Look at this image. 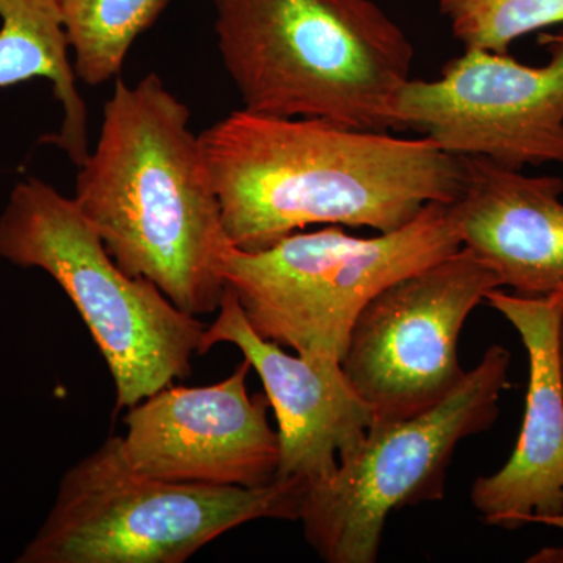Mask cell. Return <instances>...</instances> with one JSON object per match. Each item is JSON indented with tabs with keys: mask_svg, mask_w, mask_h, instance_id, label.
Returning a JSON list of instances; mask_svg holds the SVG:
<instances>
[{
	"mask_svg": "<svg viewBox=\"0 0 563 563\" xmlns=\"http://www.w3.org/2000/svg\"><path fill=\"white\" fill-rule=\"evenodd\" d=\"M465 158V181L451 203L462 247L517 295L563 288L562 177L526 176L479 157Z\"/></svg>",
	"mask_w": 563,
	"mask_h": 563,
	"instance_id": "13",
	"label": "cell"
},
{
	"mask_svg": "<svg viewBox=\"0 0 563 563\" xmlns=\"http://www.w3.org/2000/svg\"><path fill=\"white\" fill-rule=\"evenodd\" d=\"M290 483L231 487L174 483L133 468L121 437L66 472L57 499L20 563H181L251 521H298Z\"/></svg>",
	"mask_w": 563,
	"mask_h": 563,
	"instance_id": "5",
	"label": "cell"
},
{
	"mask_svg": "<svg viewBox=\"0 0 563 563\" xmlns=\"http://www.w3.org/2000/svg\"><path fill=\"white\" fill-rule=\"evenodd\" d=\"M542 525L562 529L563 531V512L547 518ZM529 562H563V548H547V550L540 551L539 554L529 559Z\"/></svg>",
	"mask_w": 563,
	"mask_h": 563,
	"instance_id": "17",
	"label": "cell"
},
{
	"mask_svg": "<svg viewBox=\"0 0 563 563\" xmlns=\"http://www.w3.org/2000/svg\"><path fill=\"white\" fill-rule=\"evenodd\" d=\"M461 247L453 207L437 202L398 231L369 239L325 225L261 251L232 246L222 277L263 339L342 363L352 324L377 292Z\"/></svg>",
	"mask_w": 563,
	"mask_h": 563,
	"instance_id": "6",
	"label": "cell"
},
{
	"mask_svg": "<svg viewBox=\"0 0 563 563\" xmlns=\"http://www.w3.org/2000/svg\"><path fill=\"white\" fill-rule=\"evenodd\" d=\"M509 368L510 352L488 347L442 402L406 420L373 421L339 459L332 479L303 492L298 520L322 561L376 562L393 512L443 498L459 442L488 431L499 417Z\"/></svg>",
	"mask_w": 563,
	"mask_h": 563,
	"instance_id": "7",
	"label": "cell"
},
{
	"mask_svg": "<svg viewBox=\"0 0 563 563\" xmlns=\"http://www.w3.org/2000/svg\"><path fill=\"white\" fill-rule=\"evenodd\" d=\"M0 257L43 269L68 295L109 366L117 412L190 376L206 324L120 268L74 199L20 181L0 217Z\"/></svg>",
	"mask_w": 563,
	"mask_h": 563,
	"instance_id": "4",
	"label": "cell"
},
{
	"mask_svg": "<svg viewBox=\"0 0 563 563\" xmlns=\"http://www.w3.org/2000/svg\"><path fill=\"white\" fill-rule=\"evenodd\" d=\"M463 49L509 54L529 33L563 24V0H439Z\"/></svg>",
	"mask_w": 563,
	"mask_h": 563,
	"instance_id": "16",
	"label": "cell"
},
{
	"mask_svg": "<svg viewBox=\"0 0 563 563\" xmlns=\"http://www.w3.org/2000/svg\"><path fill=\"white\" fill-rule=\"evenodd\" d=\"M220 343L242 351L261 376L276 413L280 443L276 483L295 484L306 492L332 479L339 459L362 442L373 422L372 409L351 387L342 363L291 355L263 339L229 287L217 320L203 331L199 355Z\"/></svg>",
	"mask_w": 563,
	"mask_h": 563,
	"instance_id": "11",
	"label": "cell"
},
{
	"mask_svg": "<svg viewBox=\"0 0 563 563\" xmlns=\"http://www.w3.org/2000/svg\"><path fill=\"white\" fill-rule=\"evenodd\" d=\"M243 361L207 387H169L124 415L122 453L133 468L174 483L265 487L276 483L277 431L266 395L250 396Z\"/></svg>",
	"mask_w": 563,
	"mask_h": 563,
	"instance_id": "10",
	"label": "cell"
},
{
	"mask_svg": "<svg viewBox=\"0 0 563 563\" xmlns=\"http://www.w3.org/2000/svg\"><path fill=\"white\" fill-rule=\"evenodd\" d=\"M201 136L232 246L254 252L309 225L398 231L453 203L465 158L433 141L236 110Z\"/></svg>",
	"mask_w": 563,
	"mask_h": 563,
	"instance_id": "1",
	"label": "cell"
},
{
	"mask_svg": "<svg viewBox=\"0 0 563 563\" xmlns=\"http://www.w3.org/2000/svg\"><path fill=\"white\" fill-rule=\"evenodd\" d=\"M218 49L243 109L396 131L415 49L373 0H214Z\"/></svg>",
	"mask_w": 563,
	"mask_h": 563,
	"instance_id": "3",
	"label": "cell"
},
{
	"mask_svg": "<svg viewBox=\"0 0 563 563\" xmlns=\"http://www.w3.org/2000/svg\"><path fill=\"white\" fill-rule=\"evenodd\" d=\"M498 276L466 247L393 282L352 324L342 368L373 421L417 417L443 401L466 372L459 336Z\"/></svg>",
	"mask_w": 563,
	"mask_h": 563,
	"instance_id": "8",
	"label": "cell"
},
{
	"mask_svg": "<svg viewBox=\"0 0 563 563\" xmlns=\"http://www.w3.org/2000/svg\"><path fill=\"white\" fill-rule=\"evenodd\" d=\"M191 113L157 74L117 79L74 202L129 276L192 317L218 312L232 243Z\"/></svg>",
	"mask_w": 563,
	"mask_h": 563,
	"instance_id": "2",
	"label": "cell"
},
{
	"mask_svg": "<svg viewBox=\"0 0 563 563\" xmlns=\"http://www.w3.org/2000/svg\"><path fill=\"white\" fill-rule=\"evenodd\" d=\"M539 44L550 54L544 65L463 49L437 79H410L396 99V131L507 168L563 165V24L540 33Z\"/></svg>",
	"mask_w": 563,
	"mask_h": 563,
	"instance_id": "9",
	"label": "cell"
},
{
	"mask_svg": "<svg viewBox=\"0 0 563 563\" xmlns=\"http://www.w3.org/2000/svg\"><path fill=\"white\" fill-rule=\"evenodd\" d=\"M558 365L559 376H561V383L563 388V309L561 313V320H559L558 328Z\"/></svg>",
	"mask_w": 563,
	"mask_h": 563,
	"instance_id": "18",
	"label": "cell"
},
{
	"mask_svg": "<svg viewBox=\"0 0 563 563\" xmlns=\"http://www.w3.org/2000/svg\"><path fill=\"white\" fill-rule=\"evenodd\" d=\"M485 301L521 336L529 383L514 453L499 472L474 481L472 503L485 523L498 528L542 525L563 512V388L558 365L563 288L543 296L495 288Z\"/></svg>",
	"mask_w": 563,
	"mask_h": 563,
	"instance_id": "12",
	"label": "cell"
},
{
	"mask_svg": "<svg viewBox=\"0 0 563 563\" xmlns=\"http://www.w3.org/2000/svg\"><path fill=\"white\" fill-rule=\"evenodd\" d=\"M168 0H58L77 79L91 87L120 79L136 38Z\"/></svg>",
	"mask_w": 563,
	"mask_h": 563,
	"instance_id": "15",
	"label": "cell"
},
{
	"mask_svg": "<svg viewBox=\"0 0 563 563\" xmlns=\"http://www.w3.org/2000/svg\"><path fill=\"white\" fill-rule=\"evenodd\" d=\"M0 88L51 80L60 102V131L44 136L79 168L90 154L88 109L79 90L58 0H0Z\"/></svg>",
	"mask_w": 563,
	"mask_h": 563,
	"instance_id": "14",
	"label": "cell"
}]
</instances>
